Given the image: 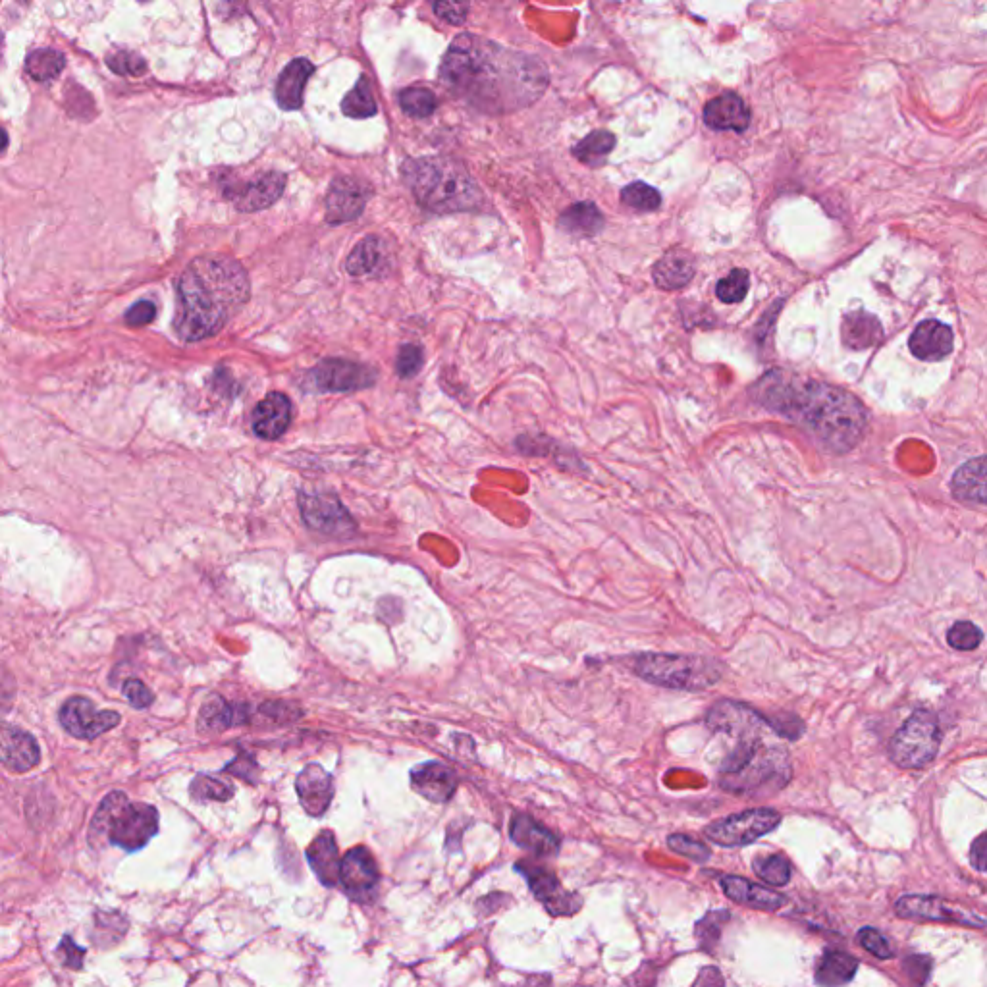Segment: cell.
Listing matches in <instances>:
<instances>
[{
	"mask_svg": "<svg viewBox=\"0 0 987 987\" xmlns=\"http://www.w3.org/2000/svg\"><path fill=\"white\" fill-rule=\"evenodd\" d=\"M440 78L455 97L488 114L529 107L548 85V72L538 58L469 33L452 41Z\"/></svg>",
	"mask_w": 987,
	"mask_h": 987,
	"instance_id": "1",
	"label": "cell"
},
{
	"mask_svg": "<svg viewBox=\"0 0 987 987\" xmlns=\"http://www.w3.org/2000/svg\"><path fill=\"white\" fill-rule=\"evenodd\" d=\"M758 392L764 405L801 423L837 454L853 450L868 427L864 405L837 386L774 373L766 376Z\"/></svg>",
	"mask_w": 987,
	"mask_h": 987,
	"instance_id": "2",
	"label": "cell"
},
{
	"mask_svg": "<svg viewBox=\"0 0 987 987\" xmlns=\"http://www.w3.org/2000/svg\"><path fill=\"white\" fill-rule=\"evenodd\" d=\"M251 294L245 268L226 255H205L187 265L176 286V334L201 342L218 334Z\"/></svg>",
	"mask_w": 987,
	"mask_h": 987,
	"instance_id": "3",
	"label": "cell"
},
{
	"mask_svg": "<svg viewBox=\"0 0 987 987\" xmlns=\"http://www.w3.org/2000/svg\"><path fill=\"white\" fill-rule=\"evenodd\" d=\"M403 178L415 199L430 213L477 211L484 203L471 174L452 159L425 157L403 164Z\"/></svg>",
	"mask_w": 987,
	"mask_h": 987,
	"instance_id": "4",
	"label": "cell"
},
{
	"mask_svg": "<svg viewBox=\"0 0 987 987\" xmlns=\"http://www.w3.org/2000/svg\"><path fill=\"white\" fill-rule=\"evenodd\" d=\"M791 781L789 752L768 745L764 735L737 741L720 770V785L743 797H768Z\"/></svg>",
	"mask_w": 987,
	"mask_h": 987,
	"instance_id": "5",
	"label": "cell"
},
{
	"mask_svg": "<svg viewBox=\"0 0 987 987\" xmlns=\"http://www.w3.org/2000/svg\"><path fill=\"white\" fill-rule=\"evenodd\" d=\"M159 831V810L145 802H132L126 793L114 791L99 804L91 822V835H103L124 851H139Z\"/></svg>",
	"mask_w": 987,
	"mask_h": 987,
	"instance_id": "6",
	"label": "cell"
},
{
	"mask_svg": "<svg viewBox=\"0 0 987 987\" xmlns=\"http://www.w3.org/2000/svg\"><path fill=\"white\" fill-rule=\"evenodd\" d=\"M633 671L656 687L694 693L718 685L725 669L720 660L708 656L639 654L633 658Z\"/></svg>",
	"mask_w": 987,
	"mask_h": 987,
	"instance_id": "7",
	"label": "cell"
},
{
	"mask_svg": "<svg viewBox=\"0 0 987 987\" xmlns=\"http://www.w3.org/2000/svg\"><path fill=\"white\" fill-rule=\"evenodd\" d=\"M941 737L939 718L932 710L918 708L891 737L889 756L903 770H922L934 762L941 748Z\"/></svg>",
	"mask_w": 987,
	"mask_h": 987,
	"instance_id": "8",
	"label": "cell"
},
{
	"mask_svg": "<svg viewBox=\"0 0 987 987\" xmlns=\"http://www.w3.org/2000/svg\"><path fill=\"white\" fill-rule=\"evenodd\" d=\"M781 826V814L774 808H750L731 814L704 829V835L720 847H747L756 839L772 833Z\"/></svg>",
	"mask_w": 987,
	"mask_h": 987,
	"instance_id": "9",
	"label": "cell"
},
{
	"mask_svg": "<svg viewBox=\"0 0 987 987\" xmlns=\"http://www.w3.org/2000/svg\"><path fill=\"white\" fill-rule=\"evenodd\" d=\"M299 509L305 525L315 533L332 538H349L357 533V523L336 494L301 490Z\"/></svg>",
	"mask_w": 987,
	"mask_h": 987,
	"instance_id": "10",
	"label": "cell"
},
{
	"mask_svg": "<svg viewBox=\"0 0 987 987\" xmlns=\"http://www.w3.org/2000/svg\"><path fill=\"white\" fill-rule=\"evenodd\" d=\"M895 914L905 920L945 922L976 930H984L986 926V920L974 910L949 903L934 895H905L895 903Z\"/></svg>",
	"mask_w": 987,
	"mask_h": 987,
	"instance_id": "11",
	"label": "cell"
},
{
	"mask_svg": "<svg viewBox=\"0 0 987 987\" xmlns=\"http://www.w3.org/2000/svg\"><path fill=\"white\" fill-rule=\"evenodd\" d=\"M376 378L378 374L369 365L346 359H326L305 374L303 386L313 392H355L371 388Z\"/></svg>",
	"mask_w": 987,
	"mask_h": 987,
	"instance_id": "12",
	"label": "cell"
},
{
	"mask_svg": "<svg viewBox=\"0 0 987 987\" xmlns=\"http://www.w3.org/2000/svg\"><path fill=\"white\" fill-rule=\"evenodd\" d=\"M515 872L527 880L536 901H540L552 916H571L583 907V899L577 893L565 891L558 878L544 866H538L531 860H521L515 864Z\"/></svg>",
	"mask_w": 987,
	"mask_h": 987,
	"instance_id": "13",
	"label": "cell"
},
{
	"mask_svg": "<svg viewBox=\"0 0 987 987\" xmlns=\"http://www.w3.org/2000/svg\"><path fill=\"white\" fill-rule=\"evenodd\" d=\"M64 731L76 739L93 741L120 723V714L112 710H97L85 696L68 698L58 714Z\"/></svg>",
	"mask_w": 987,
	"mask_h": 987,
	"instance_id": "14",
	"label": "cell"
},
{
	"mask_svg": "<svg viewBox=\"0 0 987 987\" xmlns=\"http://www.w3.org/2000/svg\"><path fill=\"white\" fill-rule=\"evenodd\" d=\"M380 872L373 854L365 847H355L340 860L338 883L355 903H373L378 891Z\"/></svg>",
	"mask_w": 987,
	"mask_h": 987,
	"instance_id": "15",
	"label": "cell"
},
{
	"mask_svg": "<svg viewBox=\"0 0 987 987\" xmlns=\"http://www.w3.org/2000/svg\"><path fill=\"white\" fill-rule=\"evenodd\" d=\"M373 189L365 182L351 178V176H340L336 178L326 195V220L328 224H344L349 220H355L357 216L365 211L367 201L371 197Z\"/></svg>",
	"mask_w": 987,
	"mask_h": 987,
	"instance_id": "16",
	"label": "cell"
},
{
	"mask_svg": "<svg viewBox=\"0 0 987 987\" xmlns=\"http://www.w3.org/2000/svg\"><path fill=\"white\" fill-rule=\"evenodd\" d=\"M286 187V176L282 172H265L251 182L224 187V195L236 205L241 213H255L274 205Z\"/></svg>",
	"mask_w": 987,
	"mask_h": 987,
	"instance_id": "17",
	"label": "cell"
},
{
	"mask_svg": "<svg viewBox=\"0 0 987 987\" xmlns=\"http://www.w3.org/2000/svg\"><path fill=\"white\" fill-rule=\"evenodd\" d=\"M41 762V748L31 733L0 721V764L16 774H26Z\"/></svg>",
	"mask_w": 987,
	"mask_h": 987,
	"instance_id": "18",
	"label": "cell"
},
{
	"mask_svg": "<svg viewBox=\"0 0 987 987\" xmlns=\"http://www.w3.org/2000/svg\"><path fill=\"white\" fill-rule=\"evenodd\" d=\"M295 793L309 816L321 818L334 799V779L321 764H307L295 779Z\"/></svg>",
	"mask_w": 987,
	"mask_h": 987,
	"instance_id": "19",
	"label": "cell"
},
{
	"mask_svg": "<svg viewBox=\"0 0 987 987\" xmlns=\"http://www.w3.org/2000/svg\"><path fill=\"white\" fill-rule=\"evenodd\" d=\"M411 787L427 801L444 804L455 795L457 775L446 764L432 760L411 770Z\"/></svg>",
	"mask_w": 987,
	"mask_h": 987,
	"instance_id": "20",
	"label": "cell"
},
{
	"mask_svg": "<svg viewBox=\"0 0 987 987\" xmlns=\"http://www.w3.org/2000/svg\"><path fill=\"white\" fill-rule=\"evenodd\" d=\"M953 346L951 328L939 321L920 322L908 340L910 353L920 361H941L951 355Z\"/></svg>",
	"mask_w": 987,
	"mask_h": 987,
	"instance_id": "21",
	"label": "cell"
},
{
	"mask_svg": "<svg viewBox=\"0 0 987 987\" xmlns=\"http://www.w3.org/2000/svg\"><path fill=\"white\" fill-rule=\"evenodd\" d=\"M292 423V401L288 396L268 394L253 411V432L263 440H278Z\"/></svg>",
	"mask_w": 987,
	"mask_h": 987,
	"instance_id": "22",
	"label": "cell"
},
{
	"mask_svg": "<svg viewBox=\"0 0 987 987\" xmlns=\"http://www.w3.org/2000/svg\"><path fill=\"white\" fill-rule=\"evenodd\" d=\"M509 837L517 847L536 856H554L560 851V837L527 814H515L511 818Z\"/></svg>",
	"mask_w": 987,
	"mask_h": 987,
	"instance_id": "23",
	"label": "cell"
},
{
	"mask_svg": "<svg viewBox=\"0 0 987 987\" xmlns=\"http://www.w3.org/2000/svg\"><path fill=\"white\" fill-rule=\"evenodd\" d=\"M704 122L716 132H745L750 110L737 93H723L704 108Z\"/></svg>",
	"mask_w": 987,
	"mask_h": 987,
	"instance_id": "24",
	"label": "cell"
},
{
	"mask_svg": "<svg viewBox=\"0 0 987 987\" xmlns=\"http://www.w3.org/2000/svg\"><path fill=\"white\" fill-rule=\"evenodd\" d=\"M723 893L737 905L754 908V910H766L775 912L783 907L787 901L781 893H775L774 889L752 883L747 878L741 876H725L720 881Z\"/></svg>",
	"mask_w": 987,
	"mask_h": 987,
	"instance_id": "25",
	"label": "cell"
},
{
	"mask_svg": "<svg viewBox=\"0 0 987 987\" xmlns=\"http://www.w3.org/2000/svg\"><path fill=\"white\" fill-rule=\"evenodd\" d=\"M249 720H251V708L247 704L228 702L222 696L214 694L203 704L197 727L201 733H222L226 729L245 725Z\"/></svg>",
	"mask_w": 987,
	"mask_h": 987,
	"instance_id": "26",
	"label": "cell"
},
{
	"mask_svg": "<svg viewBox=\"0 0 987 987\" xmlns=\"http://www.w3.org/2000/svg\"><path fill=\"white\" fill-rule=\"evenodd\" d=\"M305 856L311 870L315 872V876L324 887H332L338 883L340 851H338L336 835L332 831H322L319 837H315L307 847Z\"/></svg>",
	"mask_w": 987,
	"mask_h": 987,
	"instance_id": "27",
	"label": "cell"
},
{
	"mask_svg": "<svg viewBox=\"0 0 987 987\" xmlns=\"http://www.w3.org/2000/svg\"><path fill=\"white\" fill-rule=\"evenodd\" d=\"M315 66L307 58H295L290 62L276 81V103L284 110H297L303 107V93Z\"/></svg>",
	"mask_w": 987,
	"mask_h": 987,
	"instance_id": "28",
	"label": "cell"
},
{
	"mask_svg": "<svg viewBox=\"0 0 987 987\" xmlns=\"http://www.w3.org/2000/svg\"><path fill=\"white\" fill-rule=\"evenodd\" d=\"M696 265H694L693 255L685 249H671L667 251L666 255L654 265V270H652V278L656 282L658 288L662 290H679V288H685L691 280L694 278V270Z\"/></svg>",
	"mask_w": 987,
	"mask_h": 987,
	"instance_id": "29",
	"label": "cell"
},
{
	"mask_svg": "<svg viewBox=\"0 0 987 987\" xmlns=\"http://www.w3.org/2000/svg\"><path fill=\"white\" fill-rule=\"evenodd\" d=\"M881 338H883L881 322L872 313L853 311V313H847L843 317L841 340L849 349L860 351V349L874 347L876 344H880Z\"/></svg>",
	"mask_w": 987,
	"mask_h": 987,
	"instance_id": "30",
	"label": "cell"
},
{
	"mask_svg": "<svg viewBox=\"0 0 987 987\" xmlns=\"http://www.w3.org/2000/svg\"><path fill=\"white\" fill-rule=\"evenodd\" d=\"M953 496L964 504L984 506L986 504V457L980 455L968 463L953 477Z\"/></svg>",
	"mask_w": 987,
	"mask_h": 987,
	"instance_id": "31",
	"label": "cell"
},
{
	"mask_svg": "<svg viewBox=\"0 0 987 987\" xmlns=\"http://www.w3.org/2000/svg\"><path fill=\"white\" fill-rule=\"evenodd\" d=\"M858 972V961L853 955L837 949H827L816 962L814 982L818 986H845L853 982Z\"/></svg>",
	"mask_w": 987,
	"mask_h": 987,
	"instance_id": "32",
	"label": "cell"
},
{
	"mask_svg": "<svg viewBox=\"0 0 987 987\" xmlns=\"http://www.w3.org/2000/svg\"><path fill=\"white\" fill-rule=\"evenodd\" d=\"M561 230L573 236L581 238H592L602 232L604 228V214L598 211L594 203H577L571 205L565 213L560 216Z\"/></svg>",
	"mask_w": 987,
	"mask_h": 987,
	"instance_id": "33",
	"label": "cell"
},
{
	"mask_svg": "<svg viewBox=\"0 0 987 987\" xmlns=\"http://www.w3.org/2000/svg\"><path fill=\"white\" fill-rule=\"evenodd\" d=\"M384 255H382V241L374 236H369L365 240L359 241L353 251L347 257L346 268L353 276H367L373 274L382 265Z\"/></svg>",
	"mask_w": 987,
	"mask_h": 987,
	"instance_id": "34",
	"label": "cell"
},
{
	"mask_svg": "<svg viewBox=\"0 0 987 987\" xmlns=\"http://www.w3.org/2000/svg\"><path fill=\"white\" fill-rule=\"evenodd\" d=\"M614 147L615 135L606 132V130H598V132L588 134L583 141H579L573 147V155L583 164L600 166L606 162L608 155L614 151Z\"/></svg>",
	"mask_w": 987,
	"mask_h": 987,
	"instance_id": "35",
	"label": "cell"
},
{
	"mask_svg": "<svg viewBox=\"0 0 987 987\" xmlns=\"http://www.w3.org/2000/svg\"><path fill=\"white\" fill-rule=\"evenodd\" d=\"M66 66L64 56L54 49H39L27 56L26 74L31 80L53 81L62 74Z\"/></svg>",
	"mask_w": 987,
	"mask_h": 987,
	"instance_id": "36",
	"label": "cell"
},
{
	"mask_svg": "<svg viewBox=\"0 0 987 987\" xmlns=\"http://www.w3.org/2000/svg\"><path fill=\"white\" fill-rule=\"evenodd\" d=\"M342 110L349 118H371L376 112V101H374L373 87L367 76H361L355 83V87L349 91L342 103Z\"/></svg>",
	"mask_w": 987,
	"mask_h": 987,
	"instance_id": "37",
	"label": "cell"
},
{
	"mask_svg": "<svg viewBox=\"0 0 987 987\" xmlns=\"http://www.w3.org/2000/svg\"><path fill=\"white\" fill-rule=\"evenodd\" d=\"M189 795L193 801L197 802H226L236 795V789L232 785L220 781L218 777L199 774L195 775V779L189 785Z\"/></svg>",
	"mask_w": 987,
	"mask_h": 987,
	"instance_id": "38",
	"label": "cell"
},
{
	"mask_svg": "<svg viewBox=\"0 0 987 987\" xmlns=\"http://www.w3.org/2000/svg\"><path fill=\"white\" fill-rule=\"evenodd\" d=\"M754 872L760 880L774 885V887H783L791 881V864L785 856L781 854H766V856H758L754 860Z\"/></svg>",
	"mask_w": 987,
	"mask_h": 987,
	"instance_id": "39",
	"label": "cell"
},
{
	"mask_svg": "<svg viewBox=\"0 0 987 987\" xmlns=\"http://www.w3.org/2000/svg\"><path fill=\"white\" fill-rule=\"evenodd\" d=\"M400 107L411 118H428L438 107V99L430 89L409 87L400 93Z\"/></svg>",
	"mask_w": 987,
	"mask_h": 987,
	"instance_id": "40",
	"label": "cell"
},
{
	"mask_svg": "<svg viewBox=\"0 0 987 987\" xmlns=\"http://www.w3.org/2000/svg\"><path fill=\"white\" fill-rule=\"evenodd\" d=\"M621 201H623V205H627L639 213H652V211L660 209L662 195L658 193L656 187L648 186L644 182H635V184L623 187Z\"/></svg>",
	"mask_w": 987,
	"mask_h": 987,
	"instance_id": "41",
	"label": "cell"
},
{
	"mask_svg": "<svg viewBox=\"0 0 987 987\" xmlns=\"http://www.w3.org/2000/svg\"><path fill=\"white\" fill-rule=\"evenodd\" d=\"M748 288H750V276H748L747 270L733 268L727 278L718 282L716 295L723 303L733 305V303H739L747 297Z\"/></svg>",
	"mask_w": 987,
	"mask_h": 987,
	"instance_id": "42",
	"label": "cell"
},
{
	"mask_svg": "<svg viewBox=\"0 0 987 987\" xmlns=\"http://www.w3.org/2000/svg\"><path fill=\"white\" fill-rule=\"evenodd\" d=\"M729 920V912L725 910H714L708 912L694 928V934L698 937V945L706 951H714V947L720 941L721 926Z\"/></svg>",
	"mask_w": 987,
	"mask_h": 987,
	"instance_id": "43",
	"label": "cell"
},
{
	"mask_svg": "<svg viewBox=\"0 0 987 987\" xmlns=\"http://www.w3.org/2000/svg\"><path fill=\"white\" fill-rule=\"evenodd\" d=\"M982 641H984V633L972 621H957L947 631V642H949V646L955 648V650H961V652L976 650L982 644Z\"/></svg>",
	"mask_w": 987,
	"mask_h": 987,
	"instance_id": "44",
	"label": "cell"
},
{
	"mask_svg": "<svg viewBox=\"0 0 987 987\" xmlns=\"http://www.w3.org/2000/svg\"><path fill=\"white\" fill-rule=\"evenodd\" d=\"M856 939L860 943V947L864 951H868L870 955H874L876 959H881V961H889L893 959L895 955V947L891 945V941L887 939V935L881 934L880 930L876 928H862L858 934H856Z\"/></svg>",
	"mask_w": 987,
	"mask_h": 987,
	"instance_id": "45",
	"label": "cell"
},
{
	"mask_svg": "<svg viewBox=\"0 0 987 987\" xmlns=\"http://www.w3.org/2000/svg\"><path fill=\"white\" fill-rule=\"evenodd\" d=\"M667 845H669V849L673 853L681 854V856H685L689 860H694V862H700V864L708 862L710 856H712L710 849L704 843H700L698 839L689 837V835H683V833L671 835L667 839Z\"/></svg>",
	"mask_w": 987,
	"mask_h": 987,
	"instance_id": "46",
	"label": "cell"
},
{
	"mask_svg": "<svg viewBox=\"0 0 987 987\" xmlns=\"http://www.w3.org/2000/svg\"><path fill=\"white\" fill-rule=\"evenodd\" d=\"M434 14L450 26H463L469 14V0H428Z\"/></svg>",
	"mask_w": 987,
	"mask_h": 987,
	"instance_id": "47",
	"label": "cell"
},
{
	"mask_svg": "<svg viewBox=\"0 0 987 987\" xmlns=\"http://www.w3.org/2000/svg\"><path fill=\"white\" fill-rule=\"evenodd\" d=\"M107 64L114 74H120V76L139 78L147 72L145 60L132 51H120V53L108 56Z\"/></svg>",
	"mask_w": 987,
	"mask_h": 987,
	"instance_id": "48",
	"label": "cell"
},
{
	"mask_svg": "<svg viewBox=\"0 0 987 987\" xmlns=\"http://www.w3.org/2000/svg\"><path fill=\"white\" fill-rule=\"evenodd\" d=\"M257 712L263 718H267L272 723H278V725L292 723V721H297L303 716V710L290 704V702H263Z\"/></svg>",
	"mask_w": 987,
	"mask_h": 987,
	"instance_id": "49",
	"label": "cell"
},
{
	"mask_svg": "<svg viewBox=\"0 0 987 987\" xmlns=\"http://www.w3.org/2000/svg\"><path fill=\"white\" fill-rule=\"evenodd\" d=\"M423 363H425L423 349L415 346V344H405V346H401L400 353H398L396 371L401 378H413L423 369Z\"/></svg>",
	"mask_w": 987,
	"mask_h": 987,
	"instance_id": "50",
	"label": "cell"
},
{
	"mask_svg": "<svg viewBox=\"0 0 987 987\" xmlns=\"http://www.w3.org/2000/svg\"><path fill=\"white\" fill-rule=\"evenodd\" d=\"M903 970L908 976L910 982L918 984V986H924L930 982L932 978V970H934V961L926 955H910L905 961H903Z\"/></svg>",
	"mask_w": 987,
	"mask_h": 987,
	"instance_id": "51",
	"label": "cell"
},
{
	"mask_svg": "<svg viewBox=\"0 0 987 987\" xmlns=\"http://www.w3.org/2000/svg\"><path fill=\"white\" fill-rule=\"evenodd\" d=\"M224 774L236 775V777H241L243 781L255 785L259 781V764L257 760L253 758V754H247V752H241L238 754L226 768H224Z\"/></svg>",
	"mask_w": 987,
	"mask_h": 987,
	"instance_id": "52",
	"label": "cell"
},
{
	"mask_svg": "<svg viewBox=\"0 0 987 987\" xmlns=\"http://www.w3.org/2000/svg\"><path fill=\"white\" fill-rule=\"evenodd\" d=\"M122 693L137 710H147L155 702V694L139 679H126L122 685Z\"/></svg>",
	"mask_w": 987,
	"mask_h": 987,
	"instance_id": "53",
	"label": "cell"
},
{
	"mask_svg": "<svg viewBox=\"0 0 987 987\" xmlns=\"http://www.w3.org/2000/svg\"><path fill=\"white\" fill-rule=\"evenodd\" d=\"M58 957H60V962L68 968H74V970H81L83 966V957H85V949L83 947H78L70 935H64V939L60 941L58 949H56Z\"/></svg>",
	"mask_w": 987,
	"mask_h": 987,
	"instance_id": "54",
	"label": "cell"
},
{
	"mask_svg": "<svg viewBox=\"0 0 987 987\" xmlns=\"http://www.w3.org/2000/svg\"><path fill=\"white\" fill-rule=\"evenodd\" d=\"M155 315H157V307L151 301H139L126 313V322L130 326H145L155 319Z\"/></svg>",
	"mask_w": 987,
	"mask_h": 987,
	"instance_id": "55",
	"label": "cell"
},
{
	"mask_svg": "<svg viewBox=\"0 0 987 987\" xmlns=\"http://www.w3.org/2000/svg\"><path fill=\"white\" fill-rule=\"evenodd\" d=\"M987 849H986V833H980L976 837V841L972 843V849H970V864L974 870L978 872H986L987 864Z\"/></svg>",
	"mask_w": 987,
	"mask_h": 987,
	"instance_id": "56",
	"label": "cell"
},
{
	"mask_svg": "<svg viewBox=\"0 0 987 987\" xmlns=\"http://www.w3.org/2000/svg\"><path fill=\"white\" fill-rule=\"evenodd\" d=\"M6 147H8V134H6V130L0 128V153H4Z\"/></svg>",
	"mask_w": 987,
	"mask_h": 987,
	"instance_id": "57",
	"label": "cell"
},
{
	"mask_svg": "<svg viewBox=\"0 0 987 987\" xmlns=\"http://www.w3.org/2000/svg\"><path fill=\"white\" fill-rule=\"evenodd\" d=\"M0 54H2V37H0Z\"/></svg>",
	"mask_w": 987,
	"mask_h": 987,
	"instance_id": "58",
	"label": "cell"
},
{
	"mask_svg": "<svg viewBox=\"0 0 987 987\" xmlns=\"http://www.w3.org/2000/svg\"><path fill=\"white\" fill-rule=\"evenodd\" d=\"M143 2H145V0H143Z\"/></svg>",
	"mask_w": 987,
	"mask_h": 987,
	"instance_id": "59",
	"label": "cell"
}]
</instances>
